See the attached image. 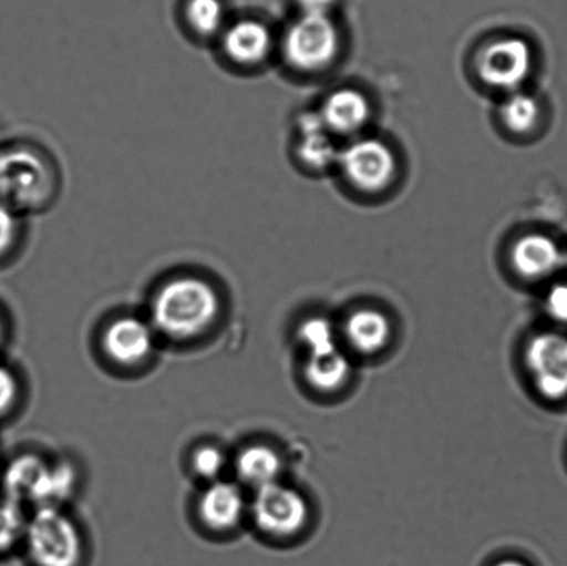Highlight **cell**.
Wrapping results in <instances>:
<instances>
[{
	"label": "cell",
	"instance_id": "obj_2",
	"mask_svg": "<svg viewBox=\"0 0 567 566\" xmlns=\"http://www.w3.org/2000/svg\"><path fill=\"white\" fill-rule=\"evenodd\" d=\"M59 191L53 161L30 144L0 150V204L16 214L48 208Z\"/></svg>",
	"mask_w": 567,
	"mask_h": 566
},
{
	"label": "cell",
	"instance_id": "obj_25",
	"mask_svg": "<svg viewBox=\"0 0 567 566\" xmlns=\"http://www.w3.org/2000/svg\"><path fill=\"white\" fill-rule=\"evenodd\" d=\"M19 392V381L16 375L4 366H0V418L14 408Z\"/></svg>",
	"mask_w": 567,
	"mask_h": 566
},
{
	"label": "cell",
	"instance_id": "obj_12",
	"mask_svg": "<svg viewBox=\"0 0 567 566\" xmlns=\"http://www.w3.org/2000/svg\"><path fill=\"white\" fill-rule=\"evenodd\" d=\"M246 512L241 487L227 481H215L203 492L198 514L209 529L226 532L236 528Z\"/></svg>",
	"mask_w": 567,
	"mask_h": 566
},
{
	"label": "cell",
	"instance_id": "obj_18",
	"mask_svg": "<svg viewBox=\"0 0 567 566\" xmlns=\"http://www.w3.org/2000/svg\"><path fill=\"white\" fill-rule=\"evenodd\" d=\"M182 19L187 31L202 41H218L229 24L225 0H185Z\"/></svg>",
	"mask_w": 567,
	"mask_h": 566
},
{
	"label": "cell",
	"instance_id": "obj_13",
	"mask_svg": "<svg viewBox=\"0 0 567 566\" xmlns=\"http://www.w3.org/2000/svg\"><path fill=\"white\" fill-rule=\"evenodd\" d=\"M511 260L525 279H546L565 264V255L551 238L533 233L514 244Z\"/></svg>",
	"mask_w": 567,
	"mask_h": 566
},
{
	"label": "cell",
	"instance_id": "obj_11",
	"mask_svg": "<svg viewBox=\"0 0 567 566\" xmlns=\"http://www.w3.org/2000/svg\"><path fill=\"white\" fill-rule=\"evenodd\" d=\"M102 346L114 363L136 366L153 352L152 326L136 316H121L105 327Z\"/></svg>",
	"mask_w": 567,
	"mask_h": 566
},
{
	"label": "cell",
	"instance_id": "obj_29",
	"mask_svg": "<svg viewBox=\"0 0 567 566\" xmlns=\"http://www.w3.org/2000/svg\"><path fill=\"white\" fill-rule=\"evenodd\" d=\"M4 338V325L2 318H0V346H2Z\"/></svg>",
	"mask_w": 567,
	"mask_h": 566
},
{
	"label": "cell",
	"instance_id": "obj_7",
	"mask_svg": "<svg viewBox=\"0 0 567 566\" xmlns=\"http://www.w3.org/2000/svg\"><path fill=\"white\" fill-rule=\"evenodd\" d=\"M477 74L486 85L516 92L533 69V52L525 39H496L483 47L476 61Z\"/></svg>",
	"mask_w": 567,
	"mask_h": 566
},
{
	"label": "cell",
	"instance_id": "obj_6",
	"mask_svg": "<svg viewBox=\"0 0 567 566\" xmlns=\"http://www.w3.org/2000/svg\"><path fill=\"white\" fill-rule=\"evenodd\" d=\"M252 517L266 535L289 537L299 534L308 524L309 504L298 491L275 482L257 491Z\"/></svg>",
	"mask_w": 567,
	"mask_h": 566
},
{
	"label": "cell",
	"instance_id": "obj_27",
	"mask_svg": "<svg viewBox=\"0 0 567 566\" xmlns=\"http://www.w3.org/2000/svg\"><path fill=\"white\" fill-rule=\"evenodd\" d=\"M299 16H332L341 0H293Z\"/></svg>",
	"mask_w": 567,
	"mask_h": 566
},
{
	"label": "cell",
	"instance_id": "obj_5",
	"mask_svg": "<svg viewBox=\"0 0 567 566\" xmlns=\"http://www.w3.org/2000/svg\"><path fill=\"white\" fill-rule=\"evenodd\" d=\"M341 35L332 16H299L284 31L286 63L303 72L319 71L337 58Z\"/></svg>",
	"mask_w": 567,
	"mask_h": 566
},
{
	"label": "cell",
	"instance_id": "obj_14",
	"mask_svg": "<svg viewBox=\"0 0 567 566\" xmlns=\"http://www.w3.org/2000/svg\"><path fill=\"white\" fill-rule=\"evenodd\" d=\"M319 113L330 133L350 135L367 124L371 109L363 93L348 88L331 93Z\"/></svg>",
	"mask_w": 567,
	"mask_h": 566
},
{
	"label": "cell",
	"instance_id": "obj_22",
	"mask_svg": "<svg viewBox=\"0 0 567 566\" xmlns=\"http://www.w3.org/2000/svg\"><path fill=\"white\" fill-rule=\"evenodd\" d=\"M300 342L308 348L309 357H320V354L337 351L336 332L327 319L311 318L306 320L299 327Z\"/></svg>",
	"mask_w": 567,
	"mask_h": 566
},
{
	"label": "cell",
	"instance_id": "obj_3",
	"mask_svg": "<svg viewBox=\"0 0 567 566\" xmlns=\"http://www.w3.org/2000/svg\"><path fill=\"white\" fill-rule=\"evenodd\" d=\"M3 495L21 504L58 507L75 486V471L69 463H49L37 454H21L6 467Z\"/></svg>",
	"mask_w": 567,
	"mask_h": 566
},
{
	"label": "cell",
	"instance_id": "obj_4",
	"mask_svg": "<svg viewBox=\"0 0 567 566\" xmlns=\"http://www.w3.org/2000/svg\"><path fill=\"white\" fill-rule=\"evenodd\" d=\"M22 541L32 566H83L80 531L59 507H39L27 521Z\"/></svg>",
	"mask_w": 567,
	"mask_h": 566
},
{
	"label": "cell",
	"instance_id": "obj_16",
	"mask_svg": "<svg viewBox=\"0 0 567 566\" xmlns=\"http://www.w3.org/2000/svg\"><path fill=\"white\" fill-rule=\"evenodd\" d=\"M344 331L350 346L364 354L381 352L392 335L386 316L375 309H360L350 315Z\"/></svg>",
	"mask_w": 567,
	"mask_h": 566
},
{
	"label": "cell",
	"instance_id": "obj_19",
	"mask_svg": "<svg viewBox=\"0 0 567 566\" xmlns=\"http://www.w3.org/2000/svg\"><path fill=\"white\" fill-rule=\"evenodd\" d=\"M305 375L315 390L333 392L348 381L350 362L339 349L331 353L320 354V357H309Z\"/></svg>",
	"mask_w": 567,
	"mask_h": 566
},
{
	"label": "cell",
	"instance_id": "obj_15",
	"mask_svg": "<svg viewBox=\"0 0 567 566\" xmlns=\"http://www.w3.org/2000/svg\"><path fill=\"white\" fill-rule=\"evenodd\" d=\"M299 141L297 152L303 164L315 169H324L338 163L339 152L333 146L320 113H305L298 121Z\"/></svg>",
	"mask_w": 567,
	"mask_h": 566
},
{
	"label": "cell",
	"instance_id": "obj_17",
	"mask_svg": "<svg viewBox=\"0 0 567 566\" xmlns=\"http://www.w3.org/2000/svg\"><path fill=\"white\" fill-rule=\"evenodd\" d=\"M282 462L279 453L266 445H249L236 459V473L244 484L260 487L279 482Z\"/></svg>",
	"mask_w": 567,
	"mask_h": 566
},
{
	"label": "cell",
	"instance_id": "obj_24",
	"mask_svg": "<svg viewBox=\"0 0 567 566\" xmlns=\"http://www.w3.org/2000/svg\"><path fill=\"white\" fill-rule=\"evenodd\" d=\"M20 215L0 204V260L10 257L20 241Z\"/></svg>",
	"mask_w": 567,
	"mask_h": 566
},
{
	"label": "cell",
	"instance_id": "obj_21",
	"mask_svg": "<svg viewBox=\"0 0 567 566\" xmlns=\"http://www.w3.org/2000/svg\"><path fill=\"white\" fill-rule=\"evenodd\" d=\"M27 521L19 503L0 496V554H6L24 537Z\"/></svg>",
	"mask_w": 567,
	"mask_h": 566
},
{
	"label": "cell",
	"instance_id": "obj_28",
	"mask_svg": "<svg viewBox=\"0 0 567 566\" xmlns=\"http://www.w3.org/2000/svg\"><path fill=\"white\" fill-rule=\"evenodd\" d=\"M496 566H527L524 563L516 562V559H504V562L498 563Z\"/></svg>",
	"mask_w": 567,
	"mask_h": 566
},
{
	"label": "cell",
	"instance_id": "obj_23",
	"mask_svg": "<svg viewBox=\"0 0 567 566\" xmlns=\"http://www.w3.org/2000/svg\"><path fill=\"white\" fill-rule=\"evenodd\" d=\"M192 465L202 478L216 480L226 467V457L218 447L204 445L193 453Z\"/></svg>",
	"mask_w": 567,
	"mask_h": 566
},
{
	"label": "cell",
	"instance_id": "obj_30",
	"mask_svg": "<svg viewBox=\"0 0 567 566\" xmlns=\"http://www.w3.org/2000/svg\"><path fill=\"white\" fill-rule=\"evenodd\" d=\"M565 264L567 265V254L565 255Z\"/></svg>",
	"mask_w": 567,
	"mask_h": 566
},
{
	"label": "cell",
	"instance_id": "obj_9",
	"mask_svg": "<svg viewBox=\"0 0 567 566\" xmlns=\"http://www.w3.org/2000/svg\"><path fill=\"white\" fill-rule=\"evenodd\" d=\"M525 363L537 391L549 401L567 397V337L540 332L525 348Z\"/></svg>",
	"mask_w": 567,
	"mask_h": 566
},
{
	"label": "cell",
	"instance_id": "obj_8",
	"mask_svg": "<svg viewBox=\"0 0 567 566\" xmlns=\"http://www.w3.org/2000/svg\"><path fill=\"white\" fill-rule=\"evenodd\" d=\"M338 165L354 187L380 192L396 175V157L386 143L378 138H360L339 152Z\"/></svg>",
	"mask_w": 567,
	"mask_h": 566
},
{
	"label": "cell",
	"instance_id": "obj_26",
	"mask_svg": "<svg viewBox=\"0 0 567 566\" xmlns=\"http://www.w3.org/2000/svg\"><path fill=\"white\" fill-rule=\"evenodd\" d=\"M546 310L554 320L567 325V285H557L548 291Z\"/></svg>",
	"mask_w": 567,
	"mask_h": 566
},
{
	"label": "cell",
	"instance_id": "obj_10",
	"mask_svg": "<svg viewBox=\"0 0 567 566\" xmlns=\"http://www.w3.org/2000/svg\"><path fill=\"white\" fill-rule=\"evenodd\" d=\"M216 42L226 63L240 70H252L265 64L275 48V37L269 25L254 17L229 21Z\"/></svg>",
	"mask_w": 567,
	"mask_h": 566
},
{
	"label": "cell",
	"instance_id": "obj_20",
	"mask_svg": "<svg viewBox=\"0 0 567 566\" xmlns=\"http://www.w3.org/2000/svg\"><path fill=\"white\" fill-rule=\"evenodd\" d=\"M503 124L514 133H527L535 130L538 116H540V105L530 94L524 92H513L509 94L499 110Z\"/></svg>",
	"mask_w": 567,
	"mask_h": 566
},
{
	"label": "cell",
	"instance_id": "obj_1",
	"mask_svg": "<svg viewBox=\"0 0 567 566\" xmlns=\"http://www.w3.org/2000/svg\"><path fill=\"white\" fill-rule=\"evenodd\" d=\"M220 308V294L213 282L198 275H177L154 294L153 325L174 340H190L214 326Z\"/></svg>",
	"mask_w": 567,
	"mask_h": 566
}]
</instances>
